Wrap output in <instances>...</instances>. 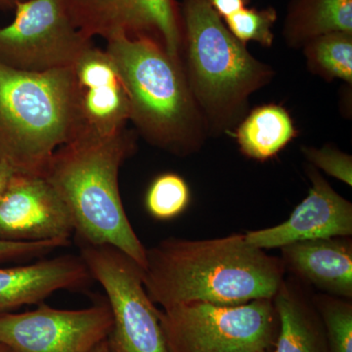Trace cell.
Listing matches in <instances>:
<instances>
[{"label":"cell","mask_w":352,"mask_h":352,"mask_svg":"<svg viewBox=\"0 0 352 352\" xmlns=\"http://www.w3.org/2000/svg\"><path fill=\"white\" fill-rule=\"evenodd\" d=\"M283 261L250 245L245 235L170 238L146 251V293L163 309L191 303L239 305L272 300L283 283Z\"/></svg>","instance_id":"obj_1"},{"label":"cell","mask_w":352,"mask_h":352,"mask_svg":"<svg viewBox=\"0 0 352 352\" xmlns=\"http://www.w3.org/2000/svg\"><path fill=\"white\" fill-rule=\"evenodd\" d=\"M134 148L126 129L109 138L82 134L58 148L43 176L66 204L78 243L112 245L143 270L147 249L132 228L119 188L120 166Z\"/></svg>","instance_id":"obj_2"},{"label":"cell","mask_w":352,"mask_h":352,"mask_svg":"<svg viewBox=\"0 0 352 352\" xmlns=\"http://www.w3.org/2000/svg\"><path fill=\"white\" fill-rule=\"evenodd\" d=\"M80 134L73 67L32 73L0 66V163L43 175L58 148Z\"/></svg>","instance_id":"obj_3"},{"label":"cell","mask_w":352,"mask_h":352,"mask_svg":"<svg viewBox=\"0 0 352 352\" xmlns=\"http://www.w3.org/2000/svg\"><path fill=\"white\" fill-rule=\"evenodd\" d=\"M131 103V119L150 143L175 154L198 143V112L179 60L149 38L107 39Z\"/></svg>","instance_id":"obj_4"},{"label":"cell","mask_w":352,"mask_h":352,"mask_svg":"<svg viewBox=\"0 0 352 352\" xmlns=\"http://www.w3.org/2000/svg\"><path fill=\"white\" fill-rule=\"evenodd\" d=\"M180 15L192 95L210 119L229 120L270 69L231 34L210 0H183Z\"/></svg>","instance_id":"obj_5"},{"label":"cell","mask_w":352,"mask_h":352,"mask_svg":"<svg viewBox=\"0 0 352 352\" xmlns=\"http://www.w3.org/2000/svg\"><path fill=\"white\" fill-rule=\"evenodd\" d=\"M159 317L170 352H266L274 344L276 311L268 298L178 305Z\"/></svg>","instance_id":"obj_6"},{"label":"cell","mask_w":352,"mask_h":352,"mask_svg":"<svg viewBox=\"0 0 352 352\" xmlns=\"http://www.w3.org/2000/svg\"><path fill=\"white\" fill-rule=\"evenodd\" d=\"M80 258L107 295L112 327L110 352H170L159 309L146 293L142 270L133 259L109 245L80 243Z\"/></svg>","instance_id":"obj_7"},{"label":"cell","mask_w":352,"mask_h":352,"mask_svg":"<svg viewBox=\"0 0 352 352\" xmlns=\"http://www.w3.org/2000/svg\"><path fill=\"white\" fill-rule=\"evenodd\" d=\"M92 44L60 0H21L13 22L0 28V66L32 73L69 68Z\"/></svg>","instance_id":"obj_8"},{"label":"cell","mask_w":352,"mask_h":352,"mask_svg":"<svg viewBox=\"0 0 352 352\" xmlns=\"http://www.w3.org/2000/svg\"><path fill=\"white\" fill-rule=\"evenodd\" d=\"M38 305L0 315V342L17 352H92L107 340L113 322L107 300L82 309Z\"/></svg>","instance_id":"obj_9"},{"label":"cell","mask_w":352,"mask_h":352,"mask_svg":"<svg viewBox=\"0 0 352 352\" xmlns=\"http://www.w3.org/2000/svg\"><path fill=\"white\" fill-rule=\"evenodd\" d=\"M69 21L85 38H149L179 60L180 9L175 0H60Z\"/></svg>","instance_id":"obj_10"},{"label":"cell","mask_w":352,"mask_h":352,"mask_svg":"<svg viewBox=\"0 0 352 352\" xmlns=\"http://www.w3.org/2000/svg\"><path fill=\"white\" fill-rule=\"evenodd\" d=\"M74 232L66 204L43 175L13 173L0 197V240L69 241Z\"/></svg>","instance_id":"obj_11"},{"label":"cell","mask_w":352,"mask_h":352,"mask_svg":"<svg viewBox=\"0 0 352 352\" xmlns=\"http://www.w3.org/2000/svg\"><path fill=\"white\" fill-rule=\"evenodd\" d=\"M73 71L80 135L109 138L124 131L131 119V103L119 69L107 51L92 44L78 58Z\"/></svg>","instance_id":"obj_12"},{"label":"cell","mask_w":352,"mask_h":352,"mask_svg":"<svg viewBox=\"0 0 352 352\" xmlns=\"http://www.w3.org/2000/svg\"><path fill=\"white\" fill-rule=\"evenodd\" d=\"M312 186L283 223L245 234L258 249L283 248L305 241L351 236L352 205L331 187L316 170L309 173Z\"/></svg>","instance_id":"obj_13"},{"label":"cell","mask_w":352,"mask_h":352,"mask_svg":"<svg viewBox=\"0 0 352 352\" xmlns=\"http://www.w3.org/2000/svg\"><path fill=\"white\" fill-rule=\"evenodd\" d=\"M92 280L82 258L73 254L0 268V315L23 305H39L61 289L85 288Z\"/></svg>","instance_id":"obj_14"},{"label":"cell","mask_w":352,"mask_h":352,"mask_svg":"<svg viewBox=\"0 0 352 352\" xmlns=\"http://www.w3.org/2000/svg\"><path fill=\"white\" fill-rule=\"evenodd\" d=\"M284 264L322 291L352 296V249L344 241L317 239L282 248Z\"/></svg>","instance_id":"obj_15"},{"label":"cell","mask_w":352,"mask_h":352,"mask_svg":"<svg viewBox=\"0 0 352 352\" xmlns=\"http://www.w3.org/2000/svg\"><path fill=\"white\" fill-rule=\"evenodd\" d=\"M352 34V0H293L284 25L289 45H305L331 32Z\"/></svg>","instance_id":"obj_16"},{"label":"cell","mask_w":352,"mask_h":352,"mask_svg":"<svg viewBox=\"0 0 352 352\" xmlns=\"http://www.w3.org/2000/svg\"><path fill=\"white\" fill-rule=\"evenodd\" d=\"M273 298L280 322L276 352H328L326 335L318 322L284 282Z\"/></svg>","instance_id":"obj_17"},{"label":"cell","mask_w":352,"mask_h":352,"mask_svg":"<svg viewBox=\"0 0 352 352\" xmlns=\"http://www.w3.org/2000/svg\"><path fill=\"white\" fill-rule=\"evenodd\" d=\"M296 131L288 112L277 105L252 111L237 131V141L245 156L258 161L274 157L295 138Z\"/></svg>","instance_id":"obj_18"},{"label":"cell","mask_w":352,"mask_h":352,"mask_svg":"<svg viewBox=\"0 0 352 352\" xmlns=\"http://www.w3.org/2000/svg\"><path fill=\"white\" fill-rule=\"evenodd\" d=\"M305 56L311 71L325 78L352 82V34L331 32L305 44Z\"/></svg>","instance_id":"obj_19"},{"label":"cell","mask_w":352,"mask_h":352,"mask_svg":"<svg viewBox=\"0 0 352 352\" xmlns=\"http://www.w3.org/2000/svg\"><path fill=\"white\" fill-rule=\"evenodd\" d=\"M190 201L186 182L175 173H164L153 182L146 195V208L154 219L170 220L182 214Z\"/></svg>","instance_id":"obj_20"},{"label":"cell","mask_w":352,"mask_h":352,"mask_svg":"<svg viewBox=\"0 0 352 352\" xmlns=\"http://www.w3.org/2000/svg\"><path fill=\"white\" fill-rule=\"evenodd\" d=\"M224 19L227 29L241 43L256 41L265 47L272 45L274 41L272 28L277 20V12L272 7L263 10L244 7Z\"/></svg>","instance_id":"obj_21"},{"label":"cell","mask_w":352,"mask_h":352,"mask_svg":"<svg viewBox=\"0 0 352 352\" xmlns=\"http://www.w3.org/2000/svg\"><path fill=\"white\" fill-rule=\"evenodd\" d=\"M328 352H352V307L338 298H318Z\"/></svg>","instance_id":"obj_22"},{"label":"cell","mask_w":352,"mask_h":352,"mask_svg":"<svg viewBox=\"0 0 352 352\" xmlns=\"http://www.w3.org/2000/svg\"><path fill=\"white\" fill-rule=\"evenodd\" d=\"M302 152L308 161L314 164L315 166L325 171L329 175L351 186V156L344 154L339 150L329 147H323L321 149L303 148Z\"/></svg>","instance_id":"obj_23"},{"label":"cell","mask_w":352,"mask_h":352,"mask_svg":"<svg viewBox=\"0 0 352 352\" xmlns=\"http://www.w3.org/2000/svg\"><path fill=\"white\" fill-rule=\"evenodd\" d=\"M69 241H43V242H15L0 240V263L15 259L38 258L67 247Z\"/></svg>","instance_id":"obj_24"},{"label":"cell","mask_w":352,"mask_h":352,"mask_svg":"<svg viewBox=\"0 0 352 352\" xmlns=\"http://www.w3.org/2000/svg\"><path fill=\"white\" fill-rule=\"evenodd\" d=\"M210 3L220 17L226 18L244 8L247 0H210Z\"/></svg>","instance_id":"obj_25"},{"label":"cell","mask_w":352,"mask_h":352,"mask_svg":"<svg viewBox=\"0 0 352 352\" xmlns=\"http://www.w3.org/2000/svg\"><path fill=\"white\" fill-rule=\"evenodd\" d=\"M13 173V170L7 164L0 163V197L3 193L7 183H8Z\"/></svg>","instance_id":"obj_26"},{"label":"cell","mask_w":352,"mask_h":352,"mask_svg":"<svg viewBox=\"0 0 352 352\" xmlns=\"http://www.w3.org/2000/svg\"><path fill=\"white\" fill-rule=\"evenodd\" d=\"M21 0H0V9L2 10H11L15 9L16 4Z\"/></svg>","instance_id":"obj_27"},{"label":"cell","mask_w":352,"mask_h":352,"mask_svg":"<svg viewBox=\"0 0 352 352\" xmlns=\"http://www.w3.org/2000/svg\"><path fill=\"white\" fill-rule=\"evenodd\" d=\"M92 352H110L107 344V340H104L100 344H98Z\"/></svg>","instance_id":"obj_28"},{"label":"cell","mask_w":352,"mask_h":352,"mask_svg":"<svg viewBox=\"0 0 352 352\" xmlns=\"http://www.w3.org/2000/svg\"><path fill=\"white\" fill-rule=\"evenodd\" d=\"M0 352H17L12 347L7 346L6 344L0 342Z\"/></svg>","instance_id":"obj_29"}]
</instances>
